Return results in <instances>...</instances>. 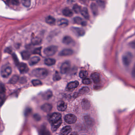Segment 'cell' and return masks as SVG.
<instances>
[{"mask_svg": "<svg viewBox=\"0 0 135 135\" xmlns=\"http://www.w3.org/2000/svg\"><path fill=\"white\" fill-rule=\"evenodd\" d=\"M32 74L36 77L40 79H44L47 76L48 74V71L46 69L44 68H37L33 70Z\"/></svg>", "mask_w": 135, "mask_h": 135, "instance_id": "6da1fadb", "label": "cell"}, {"mask_svg": "<svg viewBox=\"0 0 135 135\" xmlns=\"http://www.w3.org/2000/svg\"><path fill=\"white\" fill-rule=\"evenodd\" d=\"M133 55L130 52H127L124 53L122 57V61L125 66H128L132 62Z\"/></svg>", "mask_w": 135, "mask_h": 135, "instance_id": "7a4b0ae2", "label": "cell"}, {"mask_svg": "<svg viewBox=\"0 0 135 135\" xmlns=\"http://www.w3.org/2000/svg\"><path fill=\"white\" fill-rule=\"evenodd\" d=\"M58 51V47L56 46H51L46 48L44 50V53L47 56H53Z\"/></svg>", "mask_w": 135, "mask_h": 135, "instance_id": "3957f363", "label": "cell"}, {"mask_svg": "<svg viewBox=\"0 0 135 135\" xmlns=\"http://www.w3.org/2000/svg\"><path fill=\"white\" fill-rule=\"evenodd\" d=\"M12 69L10 66H6L2 67L1 69V75L2 77L7 78L11 75Z\"/></svg>", "mask_w": 135, "mask_h": 135, "instance_id": "277c9868", "label": "cell"}, {"mask_svg": "<svg viewBox=\"0 0 135 135\" xmlns=\"http://www.w3.org/2000/svg\"><path fill=\"white\" fill-rule=\"evenodd\" d=\"M65 120L69 124H73L75 123L77 120V118L74 114H69L65 116Z\"/></svg>", "mask_w": 135, "mask_h": 135, "instance_id": "5b68a950", "label": "cell"}, {"mask_svg": "<svg viewBox=\"0 0 135 135\" xmlns=\"http://www.w3.org/2000/svg\"><path fill=\"white\" fill-rule=\"evenodd\" d=\"M70 67V63L68 61H66L62 63L60 68V72L61 73L65 74L67 73L69 71Z\"/></svg>", "mask_w": 135, "mask_h": 135, "instance_id": "8992f818", "label": "cell"}, {"mask_svg": "<svg viewBox=\"0 0 135 135\" xmlns=\"http://www.w3.org/2000/svg\"><path fill=\"white\" fill-rule=\"evenodd\" d=\"M61 116L60 113H58V112H55V113H53L49 117V122L52 124L57 122L61 119Z\"/></svg>", "mask_w": 135, "mask_h": 135, "instance_id": "52a82bcc", "label": "cell"}, {"mask_svg": "<svg viewBox=\"0 0 135 135\" xmlns=\"http://www.w3.org/2000/svg\"><path fill=\"white\" fill-rule=\"evenodd\" d=\"M71 30L73 33L78 36H82L85 34V30L81 28L72 27L71 28Z\"/></svg>", "mask_w": 135, "mask_h": 135, "instance_id": "ba28073f", "label": "cell"}, {"mask_svg": "<svg viewBox=\"0 0 135 135\" xmlns=\"http://www.w3.org/2000/svg\"><path fill=\"white\" fill-rule=\"evenodd\" d=\"M91 77L95 84H99L101 82V78L99 73H94L91 74Z\"/></svg>", "mask_w": 135, "mask_h": 135, "instance_id": "9c48e42d", "label": "cell"}, {"mask_svg": "<svg viewBox=\"0 0 135 135\" xmlns=\"http://www.w3.org/2000/svg\"><path fill=\"white\" fill-rule=\"evenodd\" d=\"M19 70L21 73H27L29 71V68L25 63H19L17 65Z\"/></svg>", "mask_w": 135, "mask_h": 135, "instance_id": "30bf717a", "label": "cell"}, {"mask_svg": "<svg viewBox=\"0 0 135 135\" xmlns=\"http://www.w3.org/2000/svg\"><path fill=\"white\" fill-rule=\"evenodd\" d=\"M67 107V105L63 101H60L57 104V109L59 111H65Z\"/></svg>", "mask_w": 135, "mask_h": 135, "instance_id": "8fae6325", "label": "cell"}, {"mask_svg": "<svg viewBox=\"0 0 135 135\" xmlns=\"http://www.w3.org/2000/svg\"><path fill=\"white\" fill-rule=\"evenodd\" d=\"M73 50L71 49H65L62 50L59 53V55L61 56H71L73 54Z\"/></svg>", "mask_w": 135, "mask_h": 135, "instance_id": "7c38bea8", "label": "cell"}, {"mask_svg": "<svg viewBox=\"0 0 135 135\" xmlns=\"http://www.w3.org/2000/svg\"><path fill=\"white\" fill-rule=\"evenodd\" d=\"M84 120L85 121V123H86L88 125L90 126L94 125L95 122L94 121V119L92 118L90 116H85L84 117Z\"/></svg>", "mask_w": 135, "mask_h": 135, "instance_id": "4fadbf2b", "label": "cell"}, {"mask_svg": "<svg viewBox=\"0 0 135 135\" xmlns=\"http://www.w3.org/2000/svg\"><path fill=\"white\" fill-rule=\"evenodd\" d=\"M79 85V82L77 81H75L73 82H71L68 84L67 86V89L69 90H73L76 88Z\"/></svg>", "mask_w": 135, "mask_h": 135, "instance_id": "5bb4252c", "label": "cell"}, {"mask_svg": "<svg viewBox=\"0 0 135 135\" xmlns=\"http://www.w3.org/2000/svg\"><path fill=\"white\" fill-rule=\"evenodd\" d=\"M62 124V120L60 119L59 121L52 124L51 129L53 132H55L60 127Z\"/></svg>", "mask_w": 135, "mask_h": 135, "instance_id": "9a60e30c", "label": "cell"}, {"mask_svg": "<svg viewBox=\"0 0 135 135\" xmlns=\"http://www.w3.org/2000/svg\"><path fill=\"white\" fill-rule=\"evenodd\" d=\"M52 107V105L50 104H45L43 105L41 107L42 110L45 112H48L51 111Z\"/></svg>", "mask_w": 135, "mask_h": 135, "instance_id": "2e32d148", "label": "cell"}, {"mask_svg": "<svg viewBox=\"0 0 135 135\" xmlns=\"http://www.w3.org/2000/svg\"><path fill=\"white\" fill-rule=\"evenodd\" d=\"M82 107L84 110H87L90 108V103L87 99H84L82 102Z\"/></svg>", "mask_w": 135, "mask_h": 135, "instance_id": "e0dca14e", "label": "cell"}, {"mask_svg": "<svg viewBox=\"0 0 135 135\" xmlns=\"http://www.w3.org/2000/svg\"><path fill=\"white\" fill-rule=\"evenodd\" d=\"M72 130L71 126H66L63 128L61 130V133L62 135H68Z\"/></svg>", "mask_w": 135, "mask_h": 135, "instance_id": "ac0fdd59", "label": "cell"}, {"mask_svg": "<svg viewBox=\"0 0 135 135\" xmlns=\"http://www.w3.org/2000/svg\"><path fill=\"white\" fill-rule=\"evenodd\" d=\"M74 22L76 24L81 25L82 26H86L87 25L86 22L83 21L82 18L79 17H75L74 18Z\"/></svg>", "mask_w": 135, "mask_h": 135, "instance_id": "d6986e66", "label": "cell"}, {"mask_svg": "<svg viewBox=\"0 0 135 135\" xmlns=\"http://www.w3.org/2000/svg\"><path fill=\"white\" fill-rule=\"evenodd\" d=\"M63 14L65 16L71 17L73 15V12L72 10L68 8H65L63 10Z\"/></svg>", "mask_w": 135, "mask_h": 135, "instance_id": "ffe728a7", "label": "cell"}, {"mask_svg": "<svg viewBox=\"0 0 135 135\" xmlns=\"http://www.w3.org/2000/svg\"><path fill=\"white\" fill-rule=\"evenodd\" d=\"M40 58L37 56L33 57L30 60L29 62V64L31 66L37 64L40 61Z\"/></svg>", "mask_w": 135, "mask_h": 135, "instance_id": "44dd1931", "label": "cell"}, {"mask_svg": "<svg viewBox=\"0 0 135 135\" xmlns=\"http://www.w3.org/2000/svg\"><path fill=\"white\" fill-rule=\"evenodd\" d=\"M63 43L66 45H70L73 43V39L69 36H66L63 37L62 40Z\"/></svg>", "mask_w": 135, "mask_h": 135, "instance_id": "7402d4cb", "label": "cell"}, {"mask_svg": "<svg viewBox=\"0 0 135 135\" xmlns=\"http://www.w3.org/2000/svg\"><path fill=\"white\" fill-rule=\"evenodd\" d=\"M81 14L87 20H89L90 18L89 14L88 13V10L86 7H84L82 9L81 12Z\"/></svg>", "mask_w": 135, "mask_h": 135, "instance_id": "603a6c76", "label": "cell"}, {"mask_svg": "<svg viewBox=\"0 0 135 135\" xmlns=\"http://www.w3.org/2000/svg\"><path fill=\"white\" fill-rule=\"evenodd\" d=\"M52 96V93L51 91L48 90L44 93L42 95V97L44 99L48 100L50 99Z\"/></svg>", "mask_w": 135, "mask_h": 135, "instance_id": "cb8c5ba5", "label": "cell"}, {"mask_svg": "<svg viewBox=\"0 0 135 135\" xmlns=\"http://www.w3.org/2000/svg\"><path fill=\"white\" fill-rule=\"evenodd\" d=\"M90 8L93 14L94 15H97L98 13V8L96 3L92 2L90 5Z\"/></svg>", "mask_w": 135, "mask_h": 135, "instance_id": "d4e9b609", "label": "cell"}, {"mask_svg": "<svg viewBox=\"0 0 135 135\" xmlns=\"http://www.w3.org/2000/svg\"><path fill=\"white\" fill-rule=\"evenodd\" d=\"M42 43V39L38 37H34L31 39V43L34 45H38Z\"/></svg>", "mask_w": 135, "mask_h": 135, "instance_id": "484cf974", "label": "cell"}, {"mask_svg": "<svg viewBox=\"0 0 135 135\" xmlns=\"http://www.w3.org/2000/svg\"><path fill=\"white\" fill-rule=\"evenodd\" d=\"M56 63V60L52 58H47L45 60V63L48 66H52Z\"/></svg>", "mask_w": 135, "mask_h": 135, "instance_id": "4316f807", "label": "cell"}, {"mask_svg": "<svg viewBox=\"0 0 135 135\" xmlns=\"http://www.w3.org/2000/svg\"><path fill=\"white\" fill-rule=\"evenodd\" d=\"M46 22L47 23L50 25H53L56 22V20L54 17L49 15L46 17Z\"/></svg>", "mask_w": 135, "mask_h": 135, "instance_id": "83f0119b", "label": "cell"}, {"mask_svg": "<svg viewBox=\"0 0 135 135\" xmlns=\"http://www.w3.org/2000/svg\"><path fill=\"white\" fill-rule=\"evenodd\" d=\"M21 54H22V58L24 60H28L30 57V52L27 51H24L23 52H22Z\"/></svg>", "mask_w": 135, "mask_h": 135, "instance_id": "f1b7e54d", "label": "cell"}, {"mask_svg": "<svg viewBox=\"0 0 135 135\" xmlns=\"http://www.w3.org/2000/svg\"><path fill=\"white\" fill-rule=\"evenodd\" d=\"M58 23L60 26L64 27L68 25V21L65 19H61L58 22Z\"/></svg>", "mask_w": 135, "mask_h": 135, "instance_id": "f546056e", "label": "cell"}, {"mask_svg": "<svg viewBox=\"0 0 135 135\" xmlns=\"http://www.w3.org/2000/svg\"><path fill=\"white\" fill-rule=\"evenodd\" d=\"M41 135H51L50 132L46 128L45 126H43L42 127L40 131Z\"/></svg>", "mask_w": 135, "mask_h": 135, "instance_id": "4dcf8cb0", "label": "cell"}, {"mask_svg": "<svg viewBox=\"0 0 135 135\" xmlns=\"http://www.w3.org/2000/svg\"><path fill=\"white\" fill-rule=\"evenodd\" d=\"M90 91L89 88L88 87H84L81 88L80 90L78 92V94H86L89 92Z\"/></svg>", "mask_w": 135, "mask_h": 135, "instance_id": "1f68e13d", "label": "cell"}, {"mask_svg": "<svg viewBox=\"0 0 135 135\" xmlns=\"http://www.w3.org/2000/svg\"><path fill=\"white\" fill-rule=\"evenodd\" d=\"M19 79V77L17 75H14L10 78L9 83L11 84H15L17 82Z\"/></svg>", "mask_w": 135, "mask_h": 135, "instance_id": "d6a6232c", "label": "cell"}, {"mask_svg": "<svg viewBox=\"0 0 135 135\" xmlns=\"http://www.w3.org/2000/svg\"><path fill=\"white\" fill-rule=\"evenodd\" d=\"M88 75V73L86 71H81L80 72L79 76L81 78H86L87 76Z\"/></svg>", "mask_w": 135, "mask_h": 135, "instance_id": "836d02e7", "label": "cell"}, {"mask_svg": "<svg viewBox=\"0 0 135 135\" xmlns=\"http://www.w3.org/2000/svg\"><path fill=\"white\" fill-rule=\"evenodd\" d=\"M73 10L74 12L76 13H79L81 12L82 9L81 8V7L78 5L77 4H75L74 5L73 7Z\"/></svg>", "mask_w": 135, "mask_h": 135, "instance_id": "e575fe53", "label": "cell"}, {"mask_svg": "<svg viewBox=\"0 0 135 135\" xmlns=\"http://www.w3.org/2000/svg\"><path fill=\"white\" fill-rule=\"evenodd\" d=\"M53 79V81H59L61 79V76L58 71H56V73L54 74Z\"/></svg>", "mask_w": 135, "mask_h": 135, "instance_id": "d590c367", "label": "cell"}, {"mask_svg": "<svg viewBox=\"0 0 135 135\" xmlns=\"http://www.w3.org/2000/svg\"><path fill=\"white\" fill-rule=\"evenodd\" d=\"M32 83L34 86H38L42 84V83L39 80H33L32 81Z\"/></svg>", "mask_w": 135, "mask_h": 135, "instance_id": "8d00e7d4", "label": "cell"}, {"mask_svg": "<svg viewBox=\"0 0 135 135\" xmlns=\"http://www.w3.org/2000/svg\"><path fill=\"white\" fill-rule=\"evenodd\" d=\"M82 82L83 84H85V85H89L91 83L90 79L88 78H85L83 79L82 81Z\"/></svg>", "mask_w": 135, "mask_h": 135, "instance_id": "74e56055", "label": "cell"}, {"mask_svg": "<svg viewBox=\"0 0 135 135\" xmlns=\"http://www.w3.org/2000/svg\"><path fill=\"white\" fill-rule=\"evenodd\" d=\"M22 3L23 4V5L24 6L26 7H29L30 5L31 1L29 0H22Z\"/></svg>", "mask_w": 135, "mask_h": 135, "instance_id": "f35d334b", "label": "cell"}, {"mask_svg": "<svg viewBox=\"0 0 135 135\" xmlns=\"http://www.w3.org/2000/svg\"><path fill=\"white\" fill-rule=\"evenodd\" d=\"M42 47L37 48L33 50V53L34 54L40 55L41 54V51Z\"/></svg>", "mask_w": 135, "mask_h": 135, "instance_id": "ab89813d", "label": "cell"}, {"mask_svg": "<svg viewBox=\"0 0 135 135\" xmlns=\"http://www.w3.org/2000/svg\"><path fill=\"white\" fill-rule=\"evenodd\" d=\"M5 88L4 86L2 84H1V88H0V94H1V95L2 94L3 95V94H5Z\"/></svg>", "mask_w": 135, "mask_h": 135, "instance_id": "60d3db41", "label": "cell"}, {"mask_svg": "<svg viewBox=\"0 0 135 135\" xmlns=\"http://www.w3.org/2000/svg\"><path fill=\"white\" fill-rule=\"evenodd\" d=\"M97 2L99 6L101 7L104 8L105 6V3L104 1H98Z\"/></svg>", "mask_w": 135, "mask_h": 135, "instance_id": "b9f144b4", "label": "cell"}, {"mask_svg": "<svg viewBox=\"0 0 135 135\" xmlns=\"http://www.w3.org/2000/svg\"><path fill=\"white\" fill-rule=\"evenodd\" d=\"M12 57H13V58H14V61L15 62V64H16V65H18L19 64V63L18 60H17V58L16 55L15 54H13L12 55Z\"/></svg>", "mask_w": 135, "mask_h": 135, "instance_id": "7bdbcfd3", "label": "cell"}, {"mask_svg": "<svg viewBox=\"0 0 135 135\" xmlns=\"http://www.w3.org/2000/svg\"><path fill=\"white\" fill-rule=\"evenodd\" d=\"M33 117L35 120H36L37 121H39L41 119V117L40 115L37 114H34Z\"/></svg>", "mask_w": 135, "mask_h": 135, "instance_id": "ee69618b", "label": "cell"}, {"mask_svg": "<svg viewBox=\"0 0 135 135\" xmlns=\"http://www.w3.org/2000/svg\"><path fill=\"white\" fill-rule=\"evenodd\" d=\"M11 3L14 5H17L19 4V2L17 0H12L11 1Z\"/></svg>", "mask_w": 135, "mask_h": 135, "instance_id": "f6af8a7d", "label": "cell"}, {"mask_svg": "<svg viewBox=\"0 0 135 135\" xmlns=\"http://www.w3.org/2000/svg\"><path fill=\"white\" fill-rule=\"evenodd\" d=\"M31 111V109L28 108L27 109H26V111L25 112V114L26 115H27L28 114H29L30 113V112Z\"/></svg>", "mask_w": 135, "mask_h": 135, "instance_id": "bcb514c9", "label": "cell"}, {"mask_svg": "<svg viewBox=\"0 0 135 135\" xmlns=\"http://www.w3.org/2000/svg\"><path fill=\"white\" fill-rule=\"evenodd\" d=\"M132 75H133V76L135 77V65H134V68H133V69H132Z\"/></svg>", "mask_w": 135, "mask_h": 135, "instance_id": "7dc6e473", "label": "cell"}, {"mask_svg": "<svg viewBox=\"0 0 135 135\" xmlns=\"http://www.w3.org/2000/svg\"><path fill=\"white\" fill-rule=\"evenodd\" d=\"M130 46L131 47L133 48H135V42H134L131 43Z\"/></svg>", "mask_w": 135, "mask_h": 135, "instance_id": "c3c4849f", "label": "cell"}, {"mask_svg": "<svg viewBox=\"0 0 135 135\" xmlns=\"http://www.w3.org/2000/svg\"><path fill=\"white\" fill-rule=\"evenodd\" d=\"M5 51L6 52L8 53H10V52H11V50L9 48H7L6 50Z\"/></svg>", "mask_w": 135, "mask_h": 135, "instance_id": "681fc988", "label": "cell"}, {"mask_svg": "<svg viewBox=\"0 0 135 135\" xmlns=\"http://www.w3.org/2000/svg\"><path fill=\"white\" fill-rule=\"evenodd\" d=\"M70 135H78L77 133H76V132H72Z\"/></svg>", "mask_w": 135, "mask_h": 135, "instance_id": "f907efd6", "label": "cell"}, {"mask_svg": "<svg viewBox=\"0 0 135 135\" xmlns=\"http://www.w3.org/2000/svg\"></svg>", "mask_w": 135, "mask_h": 135, "instance_id": "816d5d0a", "label": "cell"}]
</instances>
